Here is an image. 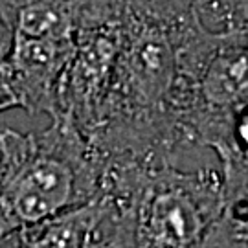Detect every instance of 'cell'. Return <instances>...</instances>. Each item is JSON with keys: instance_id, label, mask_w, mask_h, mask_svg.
I'll return each mask as SVG.
<instances>
[{"instance_id": "cell-4", "label": "cell", "mask_w": 248, "mask_h": 248, "mask_svg": "<svg viewBox=\"0 0 248 248\" xmlns=\"http://www.w3.org/2000/svg\"><path fill=\"white\" fill-rule=\"evenodd\" d=\"M232 145L241 155L248 156V103L233 114L232 120Z\"/></svg>"}, {"instance_id": "cell-5", "label": "cell", "mask_w": 248, "mask_h": 248, "mask_svg": "<svg viewBox=\"0 0 248 248\" xmlns=\"http://www.w3.org/2000/svg\"><path fill=\"white\" fill-rule=\"evenodd\" d=\"M15 107H18L17 99L13 96V90L9 87L8 79H6V74H4V68L0 64V112L15 108Z\"/></svg>"}, {"instance_id": "cell-1", "label": "cell", "mask_w": 248, "mask_h": 248, "mask_svg": "<svg viewBox=\"0 0 248 248\" xmlns=\"http://www.w3.org/2000/svg\"><path fill=\"white\" fill-rule=\"evenodd\" d=\"M99 191V158L66 120L53 118L41 133L0 131V221L6 235L89 202Z\"/></svg>"}, {"instance_id": "cell-6", "label": "cell", "mask_w": 248, "mask_h": 248, "mask_svg": "<svg viewBox=\"0 0 248 248\" xmlns=\"http://www.w3.org/2000/svg\"><path fill=\"white\" fill-rule=\"evenodd\" d=\"M9 48V31L8 28L2 24V20H0V59L4 57V53L8 52Z\"/></svg>"}, {"instance_id": "cell-2", "label": "cell", "mask_w": 248, "mask_h": 248, "mask_svg": "<svg viewBox=\"0 0 248 248\" xmlns=\"http://www.w3.org/2000/svg\"><path fill=\"white\" fill-rule=\"evenodd\" d=\"M178 78L169 124L182 145H232V120L248 103V30L208 31L178 22Z\"/></svg>"}, {"instance_id": "cell-3", "label": "cell", "mask_w": 248, "mask_h": 248, "mask_svg": "<svg viewBox=\"0 0 248 248\" xmlns=\"http://www.w3.org/2000/svg\"><path fill=\"white\" fill-rule=\"evenodd\" d=\"M222 168V204L202 247H248V156L233 147L215 151Z\"/></svg>"}]
</instances>
